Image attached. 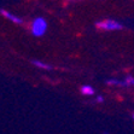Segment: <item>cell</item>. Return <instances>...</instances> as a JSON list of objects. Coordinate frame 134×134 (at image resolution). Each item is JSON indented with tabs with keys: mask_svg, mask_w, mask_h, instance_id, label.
<instances>
[{
	"mask_svg": "<svg viewBox=\"0 0 134 134\" xmlns=\"http://www.w3.org/2000/svg\"><path fill=\"white\" fill-rule=\"evenodd\" d=\"M47 30V22L42 17H37L31 23V33L35 36H42Z\"/></svg>",
	"mask_w": 134,
	"mask_h": 134,
	"instance_id": "1",
	"label": "cell"
},
{
	"mask_svg": "<svg viewBox=\"0 0 134 134\" xmlns=\"http://www.w3.org/2000/svg\"><path fill=\"white\" fill-rule=\"evenodd\" d=\"M97 28L103 29V30H117V29H121L122 25L116 21H112V19H105V21H102V22L97 23Z\"/></svg>",
	"mask_w": 134,
	"mask_h": 134,
	"instance_id": "2",
	"label": "cell"
},
{
	"mask_svg": "<svg viewBox=\"0 0 134 134\" xmlns=\"http://www.w3.org/2000/svg\"><path fill=\"white\" fill-rule=\"evenodd\" d=\"M0 12L4 15V17H6L7 19H10L11 22H13V23H16V24H22L23 23V19L21 18V17H17V16H15L13 13H11V12H9V11H5V10H1Z\"/></svg>",
	"mask_w": 134,
	"mask_h": 134,
	"instance_id": "3",
	"label": "cell"
},
{
	"mask_svg": "<svg viewBox=\"0 0 134 134\" xmlns=\"http://www.w3.org/2000/svg\"><path fill=\"white\" fill-rule=\"evenodd\" d=\"M80 91H81V93L85 94V96H93L94 94V88L92 87V86H90V85H85V86H82Z\"/></svg>",
	"mask_w": 134,
	"mask_h": 134,
	"instance_id": "4",
	"label": "cell"
},
{
	"mask_svg": "<svg viewBox=\"0 0 134 134\" xmlns=\"http://www.w3.org/2000/svg\"><path fill=\"white\" fill-rule=\"evenodd\" d=\"M31 63L34 64L35 66H37V68H41V69H46V70H50V69H52V66L48 65V64H46V63L44 62H40V60H31Z\"/></svg>",
	"mask_w": 134,
	"mask_h": 134,
	"instance_id": "5",
	"label": "cell"
},
{
	"mask_svg": "<svg viewBox=\"0 0 134 134\" xmlns=\"http://www.w3.org/2000/svg\"><path fill=\"white\" fill-rule=\"evenodd\" d=\"M106 83L108 85H116V86H125V83L123 82H121V81H119V80H114V79H110V80H108L106 81Z\"/></svg>",
	"mask_w": 134,
	"mask_h": 134,
	"instance_id": "6",
	"label": "cell"
},
{
	"mask_svg": "<svg viewBox=\"0 0 134 134\" xmlns=\"http://www.w3.org/2000/svg\"><path fill=\"white\" fill-rule=\"evenodd\" d=\"M123 83H125V86H134V77L133 76H128Z\"/></svg>",
	"mask_w": 134,
	"mask_h": 134,
	"instance_id": "7",
	"label": "cell"
},
{
	"mask_svg": "<svg viewBox=\"0 0 134 134\" xmlns=\"http://www.w3.org/2000/svg\"><path fill=\"white\" fill-rule=\"evenodd\" d=\"M97 102H99V103H103V102H104V98L102 97V96H98V97H97Z\"/></svg>",
	"mask_w": 134,
	"mask_h": 134,
	"instance_id": "8",
	"label": "cell"
},
{
	"mask_svg": "<svg viewBox=\"0 0 134 134\" xmlns=\"http://www.w3.org/2000/svg\"><path fill=\"white\" fill-rule=\"evenodd\" d=\"M133 119H134V114H133Z\"/></svg>",
	"mask_w": 134,
	"mask_h": 134,
	"instance_id": "9",
	"label": "cell"
}]
</instances>
